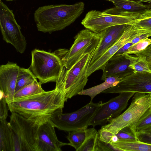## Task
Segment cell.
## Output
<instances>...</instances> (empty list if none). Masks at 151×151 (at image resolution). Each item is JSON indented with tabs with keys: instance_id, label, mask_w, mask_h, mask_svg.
<instances>
[{
	"instance_id": "cell-16",
	"label": "cell",
	"mask_w": 151,
	"mask_h": 151,
	"mask_svg": "<svg viewBox=\"0 0 151 151\" xmlns=\"http://www.w3.org/2000/svg\"><path fill=\"white\" fill-rule=\"evenodd\" d=\"M130 61L125 55L113 56L106 64L101 80L104 81L110 77L123 78L133 72L129 68Z\"/></svg>"
},
{
	"instance_id": "cell-5",
	"label": "cell",
	"mask_w": 151,
	"mask_h": 151,
	"mask_svg": "<svg viewBox=\"0 0 151 151\" xmlns=\"http://www.w3.org/2000/svg\"><path fill=\"white\" fill-rule=\"evenodd\" d=\"M95 50L83 55L69 69L64 67L55 87L63 93L67 101L84 89L88 80V70Z\"/></svg>"
},
{
	"instance_id": "cell-23",
	"label": "cell",
	"mask_w": 151,
	"mask_h": 151,
	"mask_svg": "<svg viewBox=\"0 0 151 151\" xmlns=\"http://www.w3.org/2000/svg\"><path fill=\"white\" fill-rule=\"evenodd\" d=\"M94 128H86L69 132L66 137L69 142L68 145L73 147L78 151Z\"/></svg>"
},
{
	"instance_id": "cell-35",
	"label": "cell",
	"mask_w": 151,
	"mask_h": 151,
	"mask_svg": "<svg viewBox=\"0 0 151 151\" xmlns=\"http://www.w3.org/2000/svg\"><path fill=\"white\" fill-rule=\"evenodd\" d=\"M98 145L100 151H121L119 149L115 147L111 144L103 142L99 139Z\"/></svg>"
},
{
	"instance_id": "cell-26",
	"label": "cell",
	"mask_w": 151,
	"mask_h": 151,
	"mask_svg": "<svg viewBox=\"0 0 151 151\" xmlns=\"http://www.w3.org/2000/svg\"><path fill=\"white\" fill-rule=\"evenodd\" d=\"M40 82L36 80L25 86L15 93L14 100L44 92L45 91L42 88Z\"/></svg>"
},
{
	"instance_id": "cell-11",
	"label": "cell",
	"mask_w": 151,
	"mask_h": 151,
	"mask_svg": "<svg viewBox=\"0 0 151 151\" xmlns=\"http://www.w3.org/2000/svg\"><path fill=\"white\" fill-rule=\"evenodd\" d=\"M107 102H102L97 108L89 125L93 127L105 124L119 115L127 107L129 100L135 93L123 92Z\"/></svg>"
},
{
	"instance_id": "cell-33",
	"label": "cell",
	"mask_w": 151,
	"mask_h": 151,
	"mask_svg": "<svg viewBox=\"0 0 151 151\" xmlns=\"http://www.w3.org/2000/svg\"><path fill=\"white\" fill-rule=\"evenodd\" d=\"M99 139L105 142L111 143L112 137L114 135L111 132L102 129L98 131Z\"/></svg>"
},
{
	"instance_id": "cell-37",
	"label": "cell",
	"mask_w": 151,
	"mask_h": 151,
	"mask_svg": "<svg viewBox=\"0 0 151 151\" xmlns=\"http://www.w3.org/2000/svg\"><path fill=\"white\" fill-rule=\"evenodd\" d=\"M150 37V35L147 33L139 32V34L130 42L134 44L143 39L148 38Z\"/></svg>"
},
{
	"instance_id": "cell-17",
	"label": "cell",
	"mask_w": 151,
	"mask_h": 151,
	"mask_svg": "<svg viewBox=\"0 0 151 151\" xmlns=\"http://www.w3.org/2000/svg\"><path fill=\"white\" fill-rule=\"evenodd\" d=\"M128 24L117 25L108 28L104 31V34L96 49L90 65L98 59L121 36Z\"/></svg>"
},
{
	"instance_id": "cell-27",
	"label": "cell",
	"mask_w": 151,
	"mask_h": 151,
	"mask_svg": "<svg viewBox=\"0 0 151 151\" xmlns=\"http://www.w3.org/2000/svg\"><path fill=\"white\" fill-rule=\"evenodd\" d=\"M99 140L98 132L94 128L78 151H100L98 145Z\"/></svg>"
},
{
	"instance_id": "cell-9",
	"label": "cell",
	"mask_w": 151,
	"mask_h": 151,
	"mask_svg": "<svg viewBox=\"0 0 151 151\" xmlns=\"http://www.w3.org/2000/svg\"><path fill=\"white\" fill-rule=\"evenodd\" d=\"M104 34L86 29L80 31L74 37V41L70 50L62 59L64 67L70 68L83 54L95 50Z\"/></svg>"
},
{
	"instance_id": "cell-25",
	"label": "cell",
	"mask_w": 151,
	"mask_h": 151,
	"mask_svg": "<svg viewBox=\"0 0 151 151\" xmlns=\"http://www.w3.org/2000/svg\"><path fill=\"white\" fill-rule=\"evenodd\" d=\"M37 80L29 68H20L16 84L15 93Z\"/></svg>"
},
{
	"instance_id": "cell-28",
	"label": "cell",
	"mask_w": 151,
	"mask_h": 151,
	"mask_svg": "<svg viewBox=\"0 0 151 151\" xmlns=\"http://www.w3.org/2000/svg\"><path fill=\"white\" fill-rule=\"evenodd\" d=\"M151 130V107L142 116L136 126V132Z\"/></svg>"
},
{
	"instance_id": "cell-14",
	"label": "cell",
	"mask_w": 151,
	"mask_h": 151,
	"mask_svg": "<svg viewBox=\"0 0 151 151\" xmlns=\"http://www.w3.org/2000/svg\"><path fill=\"white\" fill-rule=\"evenodd\" d=\"M20 68L16 63L9 62L0 66V90L4 94L7 103L14 100Z\"/></svg>"
},
{
	"instance_id": "cell-7",
	"label": "cell",
	"mask_w": 151,
	"mask_h": 151,
	"mask_svg": "<svg viewBox=\"0 0 151 151\" xmlns=\"http://www.w3.org/2000/svg\"><path fill=\"white\" fill-rule=\"evenodd\" d=\"M102 102L90 103L73 112L63 113V109L56 110L50 120L55 127L66 132L87 128L98 107Z\"/></svg>"
},
{
	"instance_id": "cell-10",
	"label": "cell",
	"mask_w": 151,
	"mask_h": 151,
	"mask_svg": "<svg viewBox=\"0 0 151 151\" xmlns=\"http://www.w3.org/2000/svg\"><path fill=\"white\" fill-rule=\"evenodd\" d=\"M0 28L3 39L12 45L21 54L24 53L27 47L25 37L21 28L16 20L13 11L0 0Z\"/></svg>"
},
{
	"instance_id": "cell-32",
	"label": "cell",
	"mask_w": 151,
	"mask_h": 151,
	"mask_svg": "<svg viewBox=\"0 0 151 151\" xmlns=\"http://www.w3.org/2000/svg\"><path fill=\"white\" fill-rule=\"evenodd\" d=\"M136 136L138 140L151 145V130L136 132Z\"/></svg>"
},
{
	"instance_id": "cell-30",
	"label": "cell",
	"mask_w": 151,
	"mask_h": 151,
	"mask_svg": "<svg viewBox=\"0 0 151 151\" xmlns=\"http://www.w3.org/2000/svg\"><path fill=\"white\" fill-rule=\"evenodd\" d=\"M118 140H138L136 134L129 127H125L121 129L115 134Z\"/></svg>"
},
{
	"instance_id": "cell-20",
	"label": "cell",
	"mask_w": 151,
	"mask_h": 151,
	"mask_svg": "<svg viewBox=\"0 0 151 151\" xmlns=\"http://www.w3.org/2000/svg\"><path fill=\"white\" fill-rule=\"evenodd\" d=\"M14 142L8 122L0 120V151H13Z\"/></svg>"
},
{
	"instance_id": "cell-2",
	"label": "cell",
	"mask_w": 151,
	"mask_h": 151,
	"mask_svg": "<svg viewBox=\"0 0 151 151\" xmlns=\"http://www.w3.org/2000/svg\"><path fill=\"white\" fill-rule=\"evenodd\" d=\"M85 4L50 5L39 7L34 13L38 30L51 33L63 30L74 22L83 12Z\"/></svg>"
},
{
	"instance_id": "cell-3",
	"label": "cell",
	"mask_w": 151,
	"mask_h": 151,
	"mask_svg": "<svg viewBox=\"0 0 151 151\" xmlns=\"http://www.w3.org/2000/svg\"><path fill=\"white\" fill-rule=\"evenodd\" d=\"M68 51L66 49H60L51 52L35 49L31 52V63L29 68L42 84L56 83L64 68L62 59Z\"/></svg>"
},
{
	"instance_id": "cell-19",
	"label": "cell",
	"mask_w": 151,
	"mask_h": 151,
	"mask_svg": "<svg viewBox=\"0 0 151 151\" xmlns=\"http://www.w3.org/2000/svg\"><path fill=\"white\" fill-rule=\"evenodd\" d=\"M123 78L116 77L107 78L104 81L98 85L86 89H83L79 92L78 95H85L91 97L90 103H93V99L97 95L104 91L116 86Z\"/></svg>"
},
{
	"instance_id": "cell-4",
	"label": "cell",
	"mask_w": 151,
	"mask_h": 151,
	"mask_svg": "<svg viewBox=\"0 0 151 151\" xmlns=\"http://www.w3.org/2000/svg\"><path fill=\"white\" fill-rule=\"evenodd\" d=\"M8 122L13 138V151H37L39 129L50 117L36 120L12 112Z\"/></svg>"
},
{
	"instance_id": "cell-38",
	"label": "cell",
	"mask_w": 151,
	"mask_h": 151,
	"mask_svg": "<svg viewBox=\"0 0 151 151\" xmlns=\"http://www.w3.org/2000/svg\"><path fill=\"white\" fill-rule=\"evenodd\" d=\"M143 3H146L151 5V0H135Z\"/></svg>"
},
{
	"instance_id": "cell-39",
	"label": "cell",
	"mask_w": 151,
	"mask_h": 151,
	"mask_svg": "<svg viewBox=\"0 0 151 151\" xmlns=\"http://www.w3.org/2000/svg\"><path fill=\"white\" fill-rule=\"evenodd\" d=\"M16 0H6V1H16Z\"/></svg>"
},
{
	"instance_id": "cell-6",
	"label": "cell",
	"mask_w": 151,
	"mask_h": 151,
	"mask_svg": "<svg viewBox=\"0 0 151 151\" xmlns=\"http://www.w3.org/2000/svg\"><path fill=\"white\" fill-rule=\"evenodd\" d=\"M151 107V93H135L127 109L101 129L115 134L123 128L128 127L136 134V126L139 120Z\"/></svg>"
},
{
	"instance_id": "cell-31",
	"label": "cell",
	"mask_w": 151,
	"mask_h": 151,
	"mask_svg": "<svg viewBox=\"0 0 151 151\" xmlns=\"http://www.w3.org/2000/svg\"><path fill=\"white\" fill-rule=\"evenodd\" d=\"M0 120L6 119L9 109L4 94L1 91H0Z\"/></svg>"
},
{
	"instance_id": "cell-22",
	"label": "cell",
	"mask_w": 151,
	"mask_h": 151,
	"mask_svg": "<svg viewBox=\"0 0 151 151\" xmlns=\"http://www.w3.org/2000/svg\"><path fill=\"white\" fill-rule=\"evenodd\" d=\"M111 144L122 151H151V145L138 140H118Z\"/></svg>"
},
{
	"instance_id": "cell-24",
	"label": "cell",
	"mask_w": 151,
	"mask_h": 151,
	"mask_svg": "<svg viewBox=\"0 0 151 151\" xmlns=\"http://www.w3.org/2000/svg\"><path fill=\"white\" fill-rule=\"evenodd\" d=\"M125 55L130 61L129 68L132 70L133 72L151 73L146 59L144 56L131 55Z\"/></svg>"
},
{
	"instance_id": "cell-36",
	"label": "cell",
	"mask_w": 151,
	"mask_h": 151,
	"mask_svg": "<svg viewBox=\"0 0 151 151\" xmlns=\"http://www.w3.org/2000/svg\"><path fill=\"white\" fill-rule=\"evenodd\" d=\"M133 44L131 42H128L121 48L113 56H118L122 55Z\"/></svg>"
},
{
	"instance_id": "cell-18",
	"label": "cell",
	"mask_w": 151,
	"mask_h": 151,
	"mask_svg": "<svg viewBox=\"0 0 151 151\" xmlns=\"http://www.w3.org/2000/svg\"><path fill=\"white\" fill-rule=\"evenodd\" d=\"M111 2L117 9L123 12L141 13L151 9V5L135 0H104Z\"/></svg>"
},
{
	"instance_id": "cell-13",
	"label": "cell",
	"mask_w": 151,
	"mask_h": 151,
	"mask_svg": "<svg viewBox=\"0 0 151 151\" xmlns=\"http://www.w3.org/2000/svg\"><path fill=\"white\" fill-rule=\"evenodd\" d=\"M139 33L135 30L132 25L128 24L122 35L116 42L90 65L88 71V77L96 70H101L103 71L109 60L121 48L130 42Z\"/></svg>"
},
{
	"instance_id": "cell-34",
	"label": "cell",
	"mask_w": 151,
	"mask_h": 151,
	"mask_svg": "<svg viewBox=\"0 0 151 151\" xmlns=\"http://www.w3.org/2000/svg\"><path fill=\"white\" fill-rule=\"evenodd\" d=\"M135 56H142L145 57L147 62L149 68L151 70V45L144 50L134 54Z\"/></svg>"
},
{
	"instance_id": "cell-29",
	"label": "cell",
	"mask_w": 151,
	"mask_h": 151,
	"mask_svg": "<svg viewBox=\"0 0 151 151\" xmlns=\"http://www.w3.org/2000/svg\"><path fill=\"white\" fill-rule=\"evenodd\" d=\"M151 45V38H147L133 44L122 55H129L142 51Z\"/></svg>"
},
{
	"instance_id": "cell-21",
	"label": "cell",
	"mask_w": 151,
	"mask_h": 151,
	"mask_svg": "<svg viewBox=\"0 0 151 151\" xmlns=\"http://www.w3.org/2000/svg\"><path fill=\"white\" fill-rule=\"evenodd\" d=\"M132 25L137 32L147 33L151 37V9L139 13Z\"/></svg>"
},
{
	"instance_id": "cell-8",
	"label": "cell",
	"mask_w": 151,
	"mask_h": 151,
	"mask_svg": "<svg viewBox=\"0 0 151 151\" xmlns=\"http://www.w3.org/2000/svg\"><path fill=\"white\" fill-rule=\"evenodd\" d=\"M139 13L124 12L110 14L104 11L92 10L86 14L81 24L86 29L99 33L111 26L124 24L132 25Z\"/></svg>"
},
{
	"instance_id": "cell-1",
	"label": "cell",
	"mask_w": 151,
	"mask_h": 151,
	"mask_svg": "<svg viewBox=\"0 0 151 151\" xmlns=\"http://www.w3.org/2000/svg\"><path fill=\"white\" fill-rule=\"evenodd\" d=\"M67 101L58 88L15 99L7 103L10 112L31 120L50 117L57 109H63Z\"/></svg>"
},
{
	"instance_id": "cell-12",
	"label": "cell",
	"mask_w": 151,
	"mask_h": 151,
	"mask_svg": "<svg viewBox=\"0 0 151 151\" xmlns=\"http://www.w3.org/2000/svg\"><path fill=\"white\" fill-rule=\"evenodd\" d=\"M123 92L151 93V73L132 72L123 78L116 86L101 93Z\"/></svg>"
},
{
	"instance_id": "cell-15",
	"label": "cell",
	"mask_w": 151,
	"mask_h": 151,
	"mask_svg": "<svg viewBox=\"0 0 151 151\" xmlns=\"http://www.w3.org/2000/svg\"><path fill=\"white\" fill-rule=\"evenodd\" d=\"M55 127L50 119L42 124L39 129L37 151H61V147L68 143L59 141Z\"/></svg>"
}]
</instances>
